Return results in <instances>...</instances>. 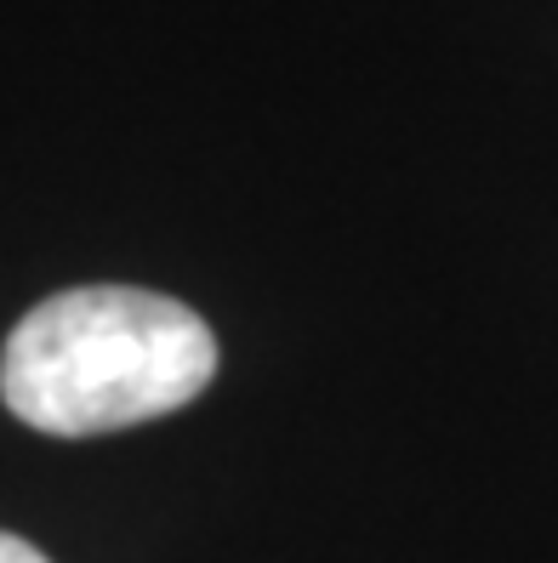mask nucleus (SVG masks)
<instances>
[{
	"mask_svg": "<svg viewBox=\"0 0 558 563\" xmlns=\"http://www.w3.org/2000/svg\"><path fill=\"white\" fill-rule=\"evenodd\" d=\"M217 376L211 324L138 285H80L29 308L0 347V399L52 439H97L200 399Z\"/></svg>",
	"mask_w": 558,
	"mask_h": 563,
	"instance_id": "obj_1",
	"label": "nucleus"
},
{
	"mask_svg": "<svg viewBox=\"0 0 558 563\" xmlns=\"http://www.w3.org/2000/svg\"><path fill=\"white\" fill-rule=\"evenodd\" d=\"M0 563H46L29 541H18V536H0Z\"/></svg>",
	"mask_w": 558,
	"mask_h": 563,
	"instance_id": "obj_2",
	"label": "nucleus"
}]
</instances>
